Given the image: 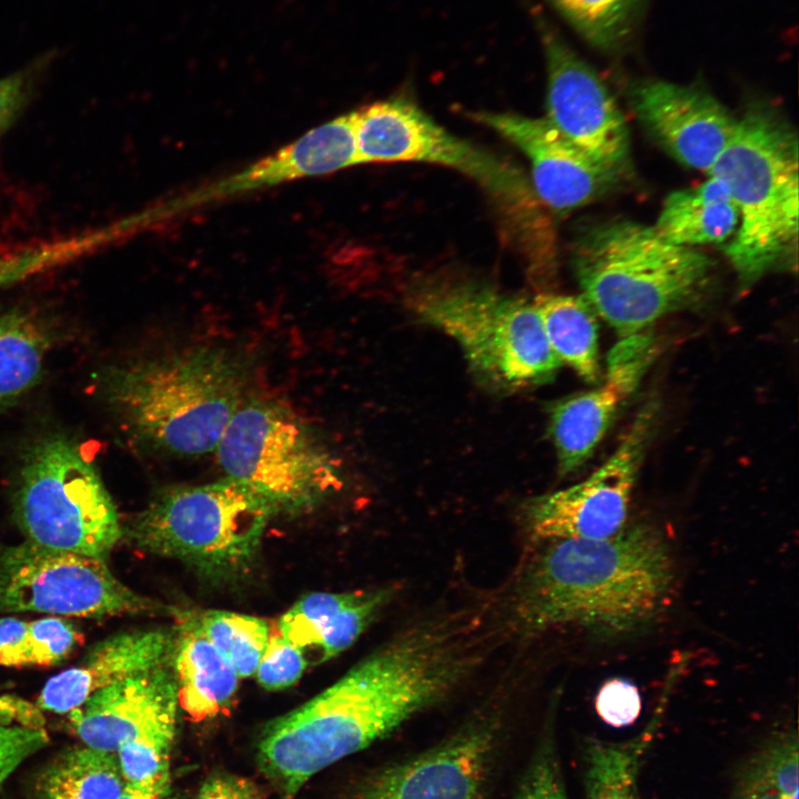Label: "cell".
I'll use <instances>...</instances> for the list:
<instances>
[{"label":"cell","instance_id":"cell-4","mask_svg":"<svg viewBox=\"0 0 799 799\" xmlns=\"http://www.w3.org/2000/svg\"><path fill=\"white\" fill-rule=\"evenodd\" d=\"M240 362L222 348L201 346L110 370L109 405L142 443L163 453L194 456L215 451L242 405Z\"/></svg>","mask_w":799,"mask_h":799},{"label":"cell","instance_id":"cell-13","mask_svg":"<svg viewBox=\"0 0 799 799\" xmlns=\"http://www.w3.org/2000/svg\"><path fill=\"white\" fill-rule=\"evenodd\" d=\"M538 28L547 64V119L599 163L621 172L628 162L624 115L597 73L542 17Z\"/></svg>","mask_w":799,"mask_h":799},{"label":"cell","instance_id":"cell-33","mask_svg":"<svg viewBox=\"0 0 799 799\" xmlns=\"http://www.w3.org/2000/svg\"><path fill=\"white\" fill-rule=\"evenodd\" d=\"M514 799H568L550 730L535 749Z\"/></svg>","mask_w":799,"mask_h":799},{"label":"cell","instance_id":"cell-10","mask_svg":"<svg viewBox=\"0 0 799 799\" xmlns=\"http://www.w3.org/2000/svg\"><path fill=\"white\" fill-rule=\"evenodd\" d=\"M13 509L26 540L47 549L105 558L122 537L117 507L95 467L61 436L27 453Z\"/></svg>","mask_w":799,"mask_h":799},{"label":"cell","instance_id":"cell-32","mask_svg":"<svg viewBox=\"0 0 799 799\" xmlns=\"http://www.w3.org/2000/svg\"><path fill=\"white\" fill-rule=\"evenodd\" d=\"M392 595L391 588L364 590L356 601L337 611L321 633L316 646L320 649V661L336 657L351 647Z\"/></svg>","mask_w":799,"mask_h":799},{"label":"cell","instance_id":"cell-29","mask_svg":"<svg viewBox=\"0 0 799 799\" xmlns=\"http://www.w3.org/2000/svg\"><path fill=\"white\" fill-rule=\"evenodd\" d=\"M591 45L611 51L629 37L643 0H548Z\"/></svg>","mask_w":799,"mask_h":799},{"label":"cell","instance_id":"cell-2","mask_svg":"<svg viewBox=\"0 0 799 799\" xmlns=\"http://www.w3.org/2000/svg\"><path fill=\"white\" fill-rule=\"evenodd\" d=\"M434 695L424 663L408 648L385 643L265 728L257 750L260 769L290 799L315 773L431 707Z\"/></svg>","mask_w":799,"mask_h":799},{"label":"cell","instance_id":"cell-7","mask_svg":"<svg viewBox=\"0 0 799 799\" xmlns=\"http://www.w3.org/2000/svg\"><path fill=\"white\" fill-rule=\"evenodd\" d=\"M408 310L462 348L488 385L516 391L549 380L560 361L545 335L534 302L462 276L429 275L405 295Z\"/></svg>","mask_w":799,"mask_h":799},{"label":"cell","instance_id":"cell-22","mask_svg":"<svg viewBox=\"0 0 799 799\" xmlns=\"http://www.w3.org/2000/svg\"><path fill=\"white\" fill-rule=\"evenodd\" d=\"M355 113L335 118L261 161L250 172L254 181H279L332 173L357 164Z\"/></svg>","mask_w":799,"mask_h":799},{"label":"cell","instance_id":"cell-38","mask_svg":"<svg viewBox=\"0 0 799 799\" xmlns=\"http://www.w3.org/2000/svg\"><path fill=\"white\" fill-rule=\"evenodd\" d=\"M33 665L29 623L13 618H0V666L22 667Z\"/></svg>","mask_w":799,"mask_h":799},{"label":"cell","instance_id":"cell-1","mask_svg":"<svg viewBox=\"0 0 799 799\" xmlns=\"http://www.w3.org/2000/svg\"><path fill=\"white\" fill-rule=\"evenodd\" d=\"M539 543L509 597L512 620L523 631L577 627L621 636L646 627L670 604L671 552L646 525L627 524L605 539Z\"/></svg>","mask_w":799,"mask_h":799},{"label":"cell","instance_id":"cell-16","mask_svg":"<svg viewBox=\"0 0 799 799\" xmlns=\"http://www.w3.org/2000/svg\"><path fill=\"white\" fill-rule=\"evenodd\" d=\"M633 101L640 122L665 151L707 173L738 121L714 95L695 85L647 81L634 89Z\"/></svg>","mask_w":799,"mask_h":799},{"label":"cell","instance_id":"cell-41","mask_svg":"<svg viewBox=\"0 0 799 799\" xmlns=\"http://www.w3.org/2000/svg\"><path fill=\"white\" fill-rule=\"evenodd\" d=\"M17 724L20 727L41 729L45 724L38 705L16 695L0 696V725Z\"/></svg>","mask_w":799,"mask_h":799},{"label":"cell","instance_id":"cell-27","mask_svg":"<svg viewBox=\"0 0 799 799\" xmlns=\"http://www.w3.org/2000/svg\"><path fill=\"white\" fill-rule=\"evenodd\" d=\"M729 799H799L795 729L771 736L739 770Z\"/></svg>","mask_w":799,"mask_h":799},{"label":"cell","instance_id":"cell-24","mask_svg":"<svg viewBox=\"0 0 799 799\" xmlns=\"http://www.w3.org/2000/svg\"><path fill=\"white\" fill-rule=\"evenodd\" d=\"M124 786L115 754L84 746L54 758L34 792L36 799H119Z\"/></svg>","mask_w":799,"mask_h":799},{"label":"cell","instance_id":"cell-37","mask_svg":"<svg viewBox=\"0 0 799 799\" xmlns=\"http://www.w3.org/2000/svg\"><path fill=\"white\" fill-rule=\"evenodd\" d=\"M48 742L43 728L0 725V787L28 757Z\"/></svg>","mask_w":799,"mask_h":799},{"label":"cell","instance_id":"cell-28","mask_svg":"<svg viewBox=\"0 0 799 799\" xmlns=\"http://www.w3.org/2000/svg\"><path fill=\"white\" fill-rule=\"evenodd\" d=\"M208 639L229 659L240 678L255 674L271 628L264 619L212 610L198 618Z\"/></svg>","mask_w":799,"mask_h":799},{"label":"cell","instance_id":"cell-12","mask_svg":"<svg viewBox=\"0 0 799 799\" xmlns=\"http://www.w3.org/2000/svg\"><path fill=\"white\" fill-rule=\"evenodd\" d=\"M655 408L646 406L631 422L609 458L585 481L533 497L524 507V524L536 542L605 539L627 525L636 482Z\"/></svg>","mask_w":799,"mask_h":799},{"label":"cell","instance_id":"cell-31","mask_svg":"<svg viewBox=\"0 0 799 799\" xmlns=\"http://www.w3.org/2000/svg\"><path fill=\"white\" fill-rule=\"evenodd\" d=\"M363 591L310 594L282 615L276 629L284 638L302 649L316 647L328 620L337 611L356 601Z\"/></svg>","mask_w":799,"mask_h":799},{"label":"cell","instance_id":"cell-8","mask_svg":"<svg viewBox=\"0 0 799 799\" xmlns=\"http://www.w3.org/2000/svg\"><path fill=\"white\" fill-rule=\"evenodd\" d=\"M271 516L263 500L225 477L161 490L122 527V536L144 552L223 578L249 568Z\"/></svg>","mask_w":799,"mask_h":799},{"label":"cell","instance_id":"cell-25","mask_svg":"<svg viewBox=\"0 0 799 799\" xmlns=\"http://www.w3.org/2000/svg\"><path fill=\"white\" fill-rule=\"evenodd\" d=\"M52 334L22 311L0 315V407L21 397L40 380Z\"/></svg>","mask_w":799,"mask_h":799},{"label":"cell","instance_id":"cell-36","mask_svg":"<svg viewBox=\"0 0 799 799\" xmlns=\"http://www.w3.org/2000/svg\"><path fill=\"white\" fill-rule=\"evenodd\" d=\"M641 701L638 689L620 679L606 682L596 697V710L604 721L623 727L639 716Z\"/></svg>","mask_w":799,"mask_h":799},{"label":"cell","instance_id":"cell-23","mask_svg":"<svg viewBox=\"0 0 799 799\" xmlns=\"http://www.w3.org/2000/svg\"><path fill=\"white\" fill-rule=\"evenodd\" d=\"M534 304L547 341L560 363L581 378L597 382L600 375L598 323L583 296L539 294Z\"/></svg>","mask_w":799,"mask_h":799},{"label":"cell","instance_id":"cell-11","mask_svg":"<svg viewBox=\"0 0 799 799\" xmlns=\"http://www.w3.org/2000/svg\"><path fill=\"white\" fill-rule=\"evenodd\" d=\"M158 604L122 584L104 558L28 540L0 553V609L101 618L152 613Z\"/></svg>","mask_w":799,"mask_h":799},{"label":"cell","instance_id":"cell-17","mask_svg":"<svg viewBox=\"0 0 799 799\" xmlns=\"http://www.w3.org/2000/svg\"><path fill=\"white\" fill-rule=\"evenodd\" d=\"M654 354L648 334L640 332L623 337L608 355L607 373L599 386L552 406L549 433L560 473H572L593 454L618 408L637 387Z\"/></svg>","mask_w":799,"mask_h":799},{"label":"cell","instance_id":"cell-40","mask_svg":"<svg viewBox=\"0 0 799 799\" xmlns=\"http://www.w3.org/2000/svg\"><path fill=\"white\" fill-rule=\"evenodd\" d=\"M28 91L24 72L0 78V135L8 129L22 108Z\"/></svg>","mask_w":799,"mask_h":799},{"label":"cell","instance_id":"cell-6","mask_svg":"<svg viewBox=\"0 0 799 799\" xmlns=\"http://www.w3.org/2000/svg\"><path fill=\"white\" fill-rule=\"evenodd\" d=\"M708 174L725 184L738 209L739 224L725 249L741 283L750 285L797 245V135L771 109L752 107Z\"/></svg>","mask_w":799,"mask_h":799},{"label":"cell","instance_id":"cell-3","mask_svg":"<svg viewBox=\"0 0 799 799\" xmlns=\"http://www.w3.org/2000/svg\"><path fill=\"white\" fill-rule=\"evenodd\" d=\"M354 113L360 163L424 162L457 171L488 198L507 243L532 277L556 269L548 211L520 169L447 131L407 99L374 102Z\"/></svg>","mask_w":799,"mask_h":799},{"label":"cell","instance_id":"cell-20","mask_svg":"<svg viewBox=\"0 0 799 799\" xmlns=\"http://www.w3.org/2000/svg\"><path fill=\"white\" fill-rule=\"evenodd\" d=\"M171 667L179 705L193 719L216 716L237 690L235 668L208 639L198 618L185 619L175 634Z\"/></svg>","mask_w":799,"mask_h":799},{"label":"cell","instance_id":"cell-26","mask_svg":"<svg viewBox=\"0 0 799 799\" xmlns=\"http://www.w3.org/2000/svg\"><path fill=\"white\" fill-rule=\"evenodd\" d=\"M659 718L624 742L591 740L585 751L586 799H641L638 776Z\"/></svg>","mask_w":799,"mask_h":799},{"label":"cell","instance_id":"cell-34","mask_svg":"<svg viewBox=\"0 0 799 799\" xmlns=\"http://www.w3.org/2000/svg\"><path fill=\"white\" fill-rule=\"evenodd\" d=\"M306 665L303 649L284 638L276 628L271 629L255 671L256 680L266 690H281L294 685Z\"/></svg>","mask_w":799,"mask_h":799},{"label":"cell","instance_id":"cell-21","mask_svg":"<svg viewBox=\"0 0 799 799\" xmlns=\"http://www.w3.org/2000/svg\"><path fill=\"white\" fill-rule=\"evenodd\" d=\"M738 224V209L727 188L709 175L696 186L671 192L654 227L667 241L695 249L730 241Z\"/></svg>","mask_w":799,"mask_h":799},{"label":"cell","instance_id":"cell-15","mask_svg":"<svg viewBox=\"0 0 799 799\" xmlns=\"http://www.w3.org/2000/svg\"><path fill=\"white\" fill-rule=\"evenodd\" d=\"M471 117L527 156L533 190L547 211L567 213L585 205L610 189L619 175L570 142L547 118L487 111Z\"/></svg>","mask_w":799,"mask_h":799},{"label":"cell","instance_id":"cell-42","mask_svg":"<svg viewBox=\"0 0 799 799\" xmlns=\"http://www.w3.org/2000/svg\"><path fill=\"white\" fill-rule=\"evenodd\" d=\"M119 799H180L173 791L165 793L154 792L130 785L124 786Z\"/></svg>","mask_w":799,"mask_h":799},{"label":"cell","instance_id":"cell-9","mask_svg":"<svg viewBox=\"0 0 799 799\" xmlns=\"http://www.w3.org/2000/svg\"><path fill=\"white\" fill-rule=\"evenodd\" d=\"M226 477L265 503L273 515H296L341 488L337 461L297 416L282 405H241L215 448Z\"/></svg>","mask_w":799,"mask_h":799},{"label":"cell","instance_id":"cell-19","mask_svg":"<svg viewBox=\"0 0 799 799\" xmlns=\"http://www.w3.org/2000/svg\"><path fill=\"white\" fill-rule=\"evenodd\" d=\"M175 633L135 630L110 636L93 645L75 667L50 678L38 707L69 714L92 694L128 677L171 663Z\"/></svg>","mask_w":799,"mask_h":799},{"label":"cell","instance_id":"cell-35","mask_svg":"<svg viewBox=\"0 0 799 799\" xmlns=\"http://www.w3.org/2000/svg\"><path fill=\"white\" fill-rule=\"evenodd\" d=\"M33 665L51 666L68 657L82 640L81 634L69 621L47 617L29 623Z\"/></svg>","mask_w":799,"mask_h":799},{"label":"cell","instance_id":"cell-14","mask_svg":"<svg viewBox=\"0 0 799 799\" xmlns=\"http://www.w3.org/2000/svg\"><path fill=\"white\" fill-rule=\"evenodd\" d=\"M500 724L484 714L426 751L382 768L351 799H485Z\"/></svg>","mask_w":799,"mask_h":799},{"label":"cell","instance_id":"cell-18","mask_svg":"<svg viewBox=\"0 0 799 799\" xmlns=\"http://www.w3.org/2000/svg\"><path fill=\"white\" fill-rule=\"evenodd\" d=\"M178 706L170 663L95 691L69 718L87 747L115 754L129 740L175 729Z\"/></svg>","mask_w":799,"mask_h":799},{"label":"cell","instance_id":"cell-30","mask_svg":"<svg viewBox=\"0 0 799 799\" xmlns=\"http://www.w3.org/2000/svg\"><path fill=\"white\" fill-rule=\"evenodd\" d=\"M175 729L148 734L124 742L115 752L127 785L165 793L171 791L170 757Z\"/></svg>","mask_w":799,"mask_h":799},{"label":"cell","instance_id":"cell-39","mask_svg":"<svg viewBox=\"0 0 799 799\" xmlns=\"http://www.w3.org/2000/svg\"><path fill=\"white\" fill-rule=\"evenodd\" d=\"M263 793L253 780L226 772L210 776L194 799H262Z\"/></svg>","mask_w":799,"mask_h":799},{"label":"cell","instance_id":"cell-5","mask_svg":"<svg viewBox=\"0 0 799 799\" xmlns=\"http://www.w3.org/2000/svg\"><path fill=\"white\" fill-rule=\"evenodd\" d=\"M573 262L583 297L623 337L691 301L711 267L698 250L630 221L586 231L576 242Z\"/></svg>","mask_w":799,"mask_h":799}]
</instances>
